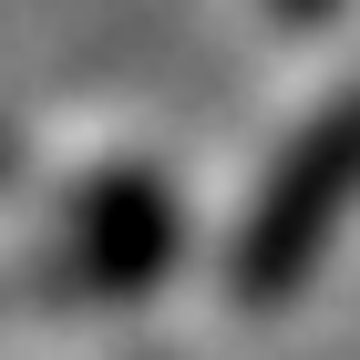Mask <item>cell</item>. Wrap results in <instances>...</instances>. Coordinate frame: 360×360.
<instances>
[{"label":"cell","mask_w":360,"mask_h":360,"mask_svg":"<svg viewBox=\"0 0 360 360\" xmlns=\"http://www.w3.org/2000/svg\"><path fill=\"white\" fill-rule=\"evenodd\" d=\"M350 195H360V93H340L299 134V155L257 186V217L237 237V288L248 299H288L309 278V257L330 248V226L350 217Z\"/></svg>","instance_id":"cell-1"},{"label":"cell","mask_w":360,"mask_h":360,"mask_svg":"<svg viewBox=\"0 0 360 360\" xmlns=\"http://www.w3.org/2000/svg\"><path fill=\"white\" fill-rule=\"evenodd\" d=\"M278 11H288V21H330L340 0H278Z\"/></svg>","instance_id":"cell-2"}]
</instances>
